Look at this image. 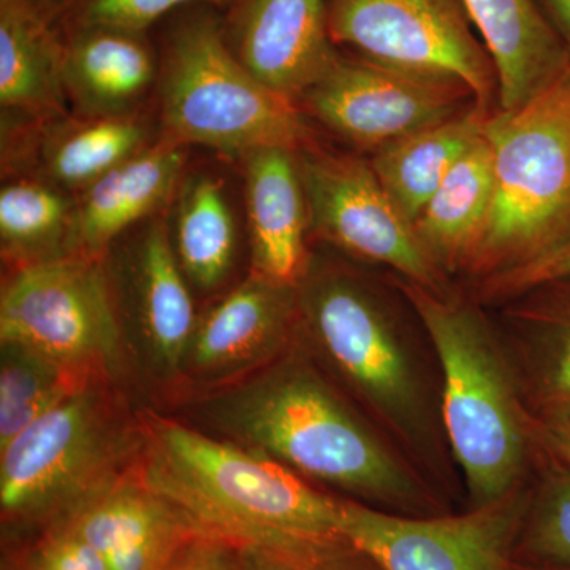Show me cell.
I'll return each mask as SVG.
<instances>
[{
	"mask_svg": "<svg viewBox=\"0 0 570 570\" xmlns=\"http://www.w3.org/2000/svg\"><path fill=\"white\" fill-rule=\"evenodd\" d=\"M28 570H111L89 543L61 524L32 550Z\"/></svg>",
	"mask_w": 570,
	"mask_h": 570,
	"instance_id": "33",
	"label": "cell"
},
{
	"mask_svg": "<svg viewBox=\"0 0 570 570\" xmlns=\"http://www.w3.org/2000/svg\"><path fill=\"white\" fill-rule=\"evenodd\" d=\"M63 40L29 0H0V104L6 110L61 112Z\"/></svg>",
	"mask_w": 570,
	"mask_h": 570,
	"instance_id": "23",
	"label": "cell"
},
{
	"mask_svg": "<svg viewBox=\"0 0 570 570\" xmlns=\"http://www.w3.org/2000/svg\"><path fill=\"white\" fill-rule=\"evenodd\" d=\"M183 165V145L165 138L97 179L78 205L77 245L89 255L99 253L156 212L174 193Z\"/></svg>",
	"mask_w": 570,
	"mask_h": 570,
	"instance_id": "20",
	"label": "cell"
},
{
	"mask_svg": "<svg viewBox=\"0 0 570 570\" xmlns=\"http://www.w3.org/2000/svg\"><path fill=\"white\" fill-rule=\"evenodd\" d=\"M75 367L20 346L2 343L0 358V450L33 420L58 406L85 381Z\"/></svg>",
	"mask_w": 570,
	"mask_h": 570,
	"instance_id": "28",
	"label": "cell"
},
{
	"mask_svg": "<svg viewBox=\"0 0 570 570\" xmlns=\"http://www.w3.org/2000/svg\"><path fill=\"white\" fill-rule=\"evenodd\" d=\"M570 59V0H538Z\"/></svg>",
	"mask_w": 570,
	"mask_h": 570,
	"instance_id": "36",
	"label": "cell"
},
{
	"mask_svg": "<svg viewBox=\"0 0 570 570\" xmlns=\"http://www.w3.org/2000/svg\"><path fill=\"white\" fill-rule=\"evenodd\" d=\"M58 524L89 543L111 570H165L206 534L141 475L116 478Z\"/></svg>",
	"mask_w": 570,
	"mask_h": 570,
	"instance_id": "14",
	"label": "cell"
},
{
	"mask_svg": "<svg viewBox=\"0 0 570 570\" xmlns=\"http://www.w3.org/2000/svg\"><path fill=\"white\" fill-rule=\"evenodd\" d=\"M298 104L330 132L373 154L456 118L474 107L475 97L455 78L393 69L340 50Z\"/></svg>",
	"mask_w": 570,
	"mask_h": 570,
	"instance_id": "11",
	"label": "cell"
},
{
	"mask_svg": "<svg viewBox=\"0 0 570 570\" xmlns=\"http://www.w3.org/2000/svg\"><path fill=\"white\" fill-rule=\"evenodd\" d=\"M298 321V287L253 273L198 322L186 367L225 379L265 365Z\"/></svg>",
	"mask_w": 570,
	"mask_h": 570,
	"instance_id": "16",
	"label": "cell"
},
{
	"mask_svg": "<svg viewBox=\"0 0 570 570\" xmlns=\"http://www.w3.org/2000/svg\"><path fill=\"white\" fill-rule=\"evenodd\" d=\"M505 303L502 347L521 396L530 392L542 411L570 403V277Z\"/></svg>",
	"mask_w": 570,
	"mask_h": 570,
	"instance_id": "19",
	"label": "cell"
},
{
	"mask_svg": "<svg viewBox=\"0 0 570 570\" xmlns=\"http://www.w3.org/2000/svg\"><path fill=\"white\" fill-rule=\"evenodd\" d=\"M165 570H242L238 551L227 540L198 535Z\"/></svg>",
	"mask_w": 570,
	"mask_h": 570,
	"instance_id": "34",
	"label": "cell"
},
{
	"mask_svg": "<svg viewBox=\"0 0 570 570\" xmlns=\"http://www.w3.org/2000/svg\"><path fill=\"white\" fill-rule=\"evenodd\" d=\"M498 73L499 111H517L554 85L570 59L538 0H464Z\"/></svg>",
	"mask_w": 570,
	"mask_h": 570,
	"instance_id": "18",
	"label": "cell"
},
{
	"mask_svg": "<svg viewBox=\"0 0 570 570\" xmlns=\"http://www.w3.org/2000/svg\"><path fill=\"white\" fill-rule=\"evenodd\" d=\"M296 287L299 322L326 363L412 459L438 460L442 414L387 296L351 269L311 262Z\"/></svg>",
	"mask_w": 570,
	"mask_h": 570,
	"instance_id": "4",
	"label": "cell"
},
{
	"mask_svg": "<svg viewBox=\"0 0 570 570\" xmlns=\"http://www.w3.org/2000/svg\"><path fill=\"white\" fill-rule=\"evenodd\" d=\"M175 253L184 275L200 288L217 287L234 264L236 227L223 186L209 176L190 179L179 197Z\"/></svg>",
	"mask_w": 570,
	"mask_h": 570,
	"instance_id": "25",
	"label": "cell"
},
{
	"mask_svg": "<svg viewBox=\"0 0 570 570\" xmlns=\"http://www.w3.org/2000/svg\"><path fill=\"white\" fill-rule=\"evenodd\" d=\"M542 430L547 444L570 466V403L542 411Z\"/></svg>",
	"mask_w": 570,
	"mask_h": 570,
	"instance_id": "35",
	"label": "cell"
},
{
	"mask_svg": "<svg viewBox=\"0 0 570 570\" xmlns=\"http://www.w3.org/2000/svg\"><path fill=\"white\" fill-rule=\"evenodd\" d=\"M77 209L66 195L40 181L21 179L0 193L3 253L26 265L52 261L67 238L77 243Z\"/></svg>",
	"mask_w": 570,
	"mask_h": 570,
	"instance_id": "26",
	"label": "cell"
},
{
	"mask_svg": "<svg viewBox=\"0 0 570 570\" xmlns=\"http://www.w3.org/2000/svg\"><path fill=\"white\" fill-rule=\"evenodd\" d=\"M0 343L81 371L118 362L121 328L100 266L67 255L22 266L2 291Z\"/></svg>",
	"mask_w": 570,
	"mask_h": 570,
	"instance_id": "9",
	"label": "cell"
},
{
	"mask_svg": "<svg viewBox=\"0 0 570 570\" xmlns=\"http://www.w3.org/2000/svg\"><path fill=\"white\" fill-rule=\"evenodd\" d=\"M195 409L225 441L262 453L299 478L400 515L434 512L425 480L302 356L288 355L204 397Z\"/></svg>",
	"mask_w": 570,
	"mask_h": 570,
	"instance_id": "1",
	"label": "cell"
},
{
	"mask_svg": "<svg viewBox=\"0 0 570 570\" xmlns=\"http://www.w3.org/2000/svg\"><path fill=\"white\" fill-rule=\"evenodd\" d=\"M515 558L570 569V472L550 479L528 502Z\"/></svg>",
	"mask_w": 570,
	"mask_h": 570,
	"instance_id": "29",
	"label": "cell"
},
{
	"mask_svg": "<svg viewBox=\"0 0 570 570\" xmlns=\"http://www.w3.org/2000/svg\"><path fill=\"white\" fill-rule=\"evenodd\" d=\"M493 190V148L483 134L412 224L420 245L442 273L466 266L489 217Z\"/></svg>",
	"mask_w": 570,
	"mask_h": 570,
	"instance_id": "22",
	"label": "cell"
},
{
	"mask_svg": "<svg viewBox=\"0 0 570 570\" xmlns=\"http://www.w3.org/2000/svg\"><path fill=\"white\" fill-rule=\"evenodd\" d=\"M62 40L67 92L92 116L121 115L156 77L145 33L94 28Z\"/></svg>",
	"mask_w": 570,
	"mask_h": 570,
	"instance_id": "21",
	"label": "cell"
},
{
	"mask_svg": "<svg viewBox=\"0 0 570 570\" xmlns=\"http://www.w3.org/2000/svg\"><path fill=\"white\" fill-rule=\"evenodd\" d=\"M510 570H570L568 568H553V566L532 564V562L513 560Z\"/></svg>",
	"mask_w": 570,
	"mask_h": 570,
	"instance_id": "37",
	"label": "cell"
},
{
	"mask_svg": "<svg viewBox=\"0 0 570 570\" xmlns=\"http://www.w3.org/2000/svg\"><path fill=\"white\" fill-rule=\"evenodd\" d=\"M483 134L493 148V200L464 268L487 279L570 236V69L520 110L493 112Z\"/></svg>",
	"mask_w": 570,
	"mask_h": 570,
	"instance_id": "5",
	"label": "cell"
},
{
	"mask_svg": "<svg viewBox=\"0 0 570 570\" xmlns=\"http://www.w3.org/2000/svg\"><path fill=\"white\" fill-rule=\"evenodd\" d=\"M129 445L107 397L82 385L0 450L3 517L61 520L118 478Z\"/></svg>",
	"mask_w": 570,
	"mask_h": 570,
	"instance_id": "7",
	"label": "cell"
},
{
	"mask_svg": "<svg viewBox=\"0 0 570 570\" xmlns=\"http://www.w3.org/2000/svg\"><path fill=\"white\" fill-rule=\"evenodd\" d=\"M146 441L141 478L206 534L298 553L348 543L337 528L341 499L277 461L154 415Z\"/></svg>",
	"mask_w": 570,
	"mask_h": 570,
	"instance_id": "2",
	"label": "cell"
},
{
	"mask_svg": "<svg viewBox=\"0 0 570 570\" xmlns=\"http://www.w3.org/2000/svg\"><path fill=\"white\" fill-rule=\"evenodd\" d=\"M491 115L475 104L448 122L371 154L374 174L409 223L414 224L453 165L482 137Z\"/></svg>",
	"mask_w": 570,
	"mask_h": 570,
	"instance_id": "24",
	"label": "cell"
},
{
	"mask_svg": "<svg viewBox=\"0 0 570 570\" xmlns=\"http://www.w3.org/2000/svg\"><path fill=\"white\" fill-rule=\"evenodd\" d=\"M570 277V236L561 245L527 264L482 281L479 292L485 302L505 303L532 288Z\"/></svg>",
	"mask_w": 570,
	"mask_h": 570,
	"instance_id": "32",
	"label": "cell"
},
{
	"mask_svg": "<svg viewBox=\"0 0 570 570\" xmlns=\"http://www.w3.org/2000/svg\"><path fill=\"white\" fill-rule=\"evenodd\" d=\"M145 129L122 115L94 116L75 124L47 146L48 175L67 189H88L97 179L142 151Z\"/></svg>",
	"mask_w": 570,
	"mask_h": 570,
	"instance_id": "27",
	"label": "cell"
},
{
	"mask_svg": "<svg viewBox=\"0 0 570 570\" xmlns=\"http://www.w3.org/2000/svg\"><path fill=\"white\" fill-rule=\"evenodd\" d=\"M126 265L127 321L135 343L153 373L174 377L186 367L198 322L163 219L142 232Z\"/></svg>",
	"mask_w": 570,
	"mask_h": 570,
	"instance_id": "15",
	"label": "cell"
},
{
	"mask_svg": "<svg viewBox=\"0 0 570 570\" xmlns=\"http://www.w3.org/2000/svg\"><path fill=\"white\" fill-rule=\"evenodd\" d=\"M219 10L225 43L235 58L296 107L340 55L330 37L325 0H225Z\"/></svg>",
	"mask_w": 570,
	"mask_h": 570,
	"instance_id": "13",
	"label": "cell"
},
{
	"mask_svg": "<svg viewBox=\"0 0 570 570\" xmlns=\"http://www.w3.org/2000/svg\"><path fill=\"white\" fill-rule=\"evenodd\" d=\"M441 366L445 439L463 471L472 508L519 490L528 463L523 396L501 340L475 303L397 277Z\"/></svg>",
	"mask_w": 570,
	"mask_h": 570,
	"instance_id": "3",
	"label": "cell"
},
{
	"mask_svg": "<svg viewBox=\"0 0 570 570\" xmlns=\"http://www.w3.org/2000/svg\"><path fill=\"white\" fill-rule=\"evenodd\" d=\"M225 0H80L59 28V37L82 29H115L145 33L157 21L190 6L220 9Z\"/></svg>",
	"mask_w": 570,
	"mask_h": 570,
	"instance_id": "30",
	"label": "cell"
},
{
	"mask_svg": "<svg viewBox=\"0 0 570 570\" xmlns=\"http://www.w3.org/2000/svg\"><path fill=\"white\" fill-rule=\"evenodd\" d=\"M245 176L254 273L298 285L311 262V224L295 149L268 146L247 153Z\"/></svg>",
	"mask_w": 570,
	"mask_h": 570,
	"instance_id": "17",
	"label": "cell"
},
{
	"mask_svg": "<svg viewBox=\"0 0 570 570\" xmlns=\"http://www.w3.org/2000/svg\"><path fill=\"white\" fill-rule=\"evenodd\" d=\"M242 570H370L376 568L351 543L318 551H281L265 547H236Z\"/></svg>",
	"mask_w": 570,
	"mask_h": 570,
	"instance_id": "31",
	"label": "cell"
},
{
	"mask_svg": "<svg viewBox=\"0 0 570 570\" xmlns=\"http://www.w3.org/2000/svg\"><path fill=\"white\" fill-rule=\"evenodd\" d=\"M528 502L519 490L463 515L411 517L341 499V535L377 570H510Z\"/></svg>",
	"mask_w": 570,
	"mask_h": 570,
	"instance_id": "12",
	"label": "cell"
},
{
	"mask_svg": "<svg viewBox=\"0 0 570 570\" xmlns=\"http://www.w3.org/2000/svg\"><path fill=\"white\" fill-rule=\"evenodd\" d=\"M296 157L311 228L324 242L360 261L390 266L411 283L445 291L444 273L428 257L370 163L313 141Z\"/></svg>",
	"mask_w": 570,
	"mask_h": 570,
	"instance_id": "10",
	"label": "cell"
},
{
	"mask_svg": "<svg viewBox=\"0 0 570 570\" xmlns=\"http://www.w3.org/2000/svg\"><path fill=\"white\" fill-rule=\"evenodd\" d=\"M216 7L178 11L164 33L163 119L170 140L246 154L313 141L302 111L247 71L225 43Z\"/></svg>",
	"mask_w": 570,
	"mask_h": 570,
	"instance_id": "6",
	"label": "cell"
},
{
	"mask_svg": "<svg viewBox=\"0 0 570 570\" xmlns=\"http://www.w3.org/2000/svg\"><path fill=\"white\" fill-rule=\"evenodd\" d=\"M337 50L393 69L463 81L475 104L498 111L493 59L464 0H325Z\"/></svg>",
	"mask_w": 570,
	"mask_h": 570,
	"instance_id": "8",
	"label": "cell"
}]
</instances>
